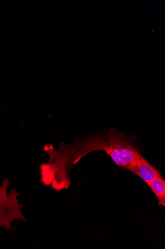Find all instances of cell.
I'll return each mask as SVG.
<instances>
[{"label": "cell", "mask_w": 165, "mask_h": 249, "mask_svg": "<svg viewBox=\"0 0 165 249\" xmlns=\"http://www.w3.org/2000/svg\"><path fill=\"white\" fill-rule=\"evenodd\" d=\"M138 138L128 136L114 128L105 129L104 133L90 135L78 139L73 144L62 143L58 148L47 147L50 155L48 163L44 165L43 180L46 185L56 191L67 189L70 186L71 167L89 153L102 150L108 155L118 166L126 169L135 155L142 148L138 145Z\"/></svg>", "instance_id": "cell-1"}, {"label": "cell", "mask_w": 165, "mask_h": 249, "mask_svg": "<svg viewBox=\"0 0 165 249\" xmlns=\"http://www.w3.org/2000/svg\"><path fill=\"white\" fill-rule=\"evenodd\" d=\"M126 169L138 176L148 185L161 175L159 171L141 156L140 153L135 155Z\"/></svg>", "instance_id": "cell-3"}, {"label": "cell", "mask_w": 165, "mask_h": 249, "mask_svg": "<svg viewBox=\"0 0 165 249\" xmlns=\"http://www.w3.org/2000/svg\"><path fill=\"white\" fill-rule=\"evenodd\" d=\"M149 186L156 196L158 200V205L165 207V180L162 175L154 179Z\"/></svg>", "instance_id": "cell-4"}, {"label": "cell", "mask_w": 165, "mask_h": 249, "mask_svg": "<svg viewBox=\"0 0 165 249\" xmlns=\"http://www.w3.org/2000/svg\"><path fill=\"white\" fill-rule=\"evenodd\" d=\"M10 181L8 178L2 180L0 185V231L4 228L8 231H13L12 223L15 220L26 221L22 210L25 206L19 203V194L13 188L8 193Z\"/></svg>", "instance_id": "cell-2"}]
</instances>
